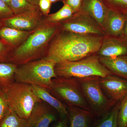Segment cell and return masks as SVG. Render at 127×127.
Masks as SVG:
<instances>
[{
    "mask_svg": "<svg viewBox=\"0 0 127 127\" xmlns=\"http://www.w3.org/2000/svg\"><path fill=\"white\" fill-rule=\"evenodd\" d=\"M56 35L45 57L53 59L57 64L78 61L97 53L104 37L64 31Z\"/></svg>",
    "mask_w": 127,
    "mask_h": 127,
    "instance_id": "cell-1",
    "label": "cell"
},
{
    "mask_svg": "<svg viewBox=\"0 0 127 127\" xmlns=\"http://www.w3.org/2000/svg\"><path fill=\"white\" fill-rule=\"evenodd\" d=\"M59 29L58 23H50L44 19L24 42L12 50L8 62L19 66L42 58Z\"/></svg>",
    "mask_w": 127,
    "mask_h": 127,
    "instance_id": "cell-2",
    "label": "cell"
},
{
    "mask_svg": "<svg viewBox=\"0 0 127 127\" xmlns=\"http://www.w3.org/2000/svg\"><path fill=\"white\" fill-rule=\"evenodd\" d=\"M53 59L45 57L18 66L15 73V81L39 86L50 90L52 80L58 77Z\"/></svg>",
    "mask_w": 127,
    "mask_h": 127,
    "instance_id": "cell-3",
    "label": "cell"
},
{
    "mask_svg": "<svg viewBox=\"0 0 127 127\" xmlns=\"http://www.w3.org/2000/svg\"><path fill=\"white\" fill-rule=\"evenodd\" d=\"M59 77L84 78L90 77H104L112 75L100 62L97 55H93L75 61L62 62L55 67Z\"/></svg>",
    "mask_w": 127,
    "mask_h": 127,
    "instance_id": "cell-4",
    "label": "cell"
},
{
    "mask_svg": "<svg viewBox=\"0 0 127 127\" xmlns=\"http://www.w3.org/2000/svg\"><path fill=\"white\" fill-rule=\"evenodd\" d=\"M3 91L9 108L26 120H28L35 104L42 101L34 94L30 84L15 82Z\"/></svg>",
    "mask_w": 127,
    "mask_h": 127,
    "instance_id": "cell-5",
    "label": "cell"
},
{
    "mask_svg": "<svg viewBox=\"0 0 127 127\" xmlns=\"http://www.w3.org/2000/svg\"><path fill=\"white\" fill-rule=\"evenodd\" d=\"M99 77L77 78L84 98L95 117H101L117 102L108 98L99 83Z\"/></svg>",
    "mask_w": 127,
    "mask_h": 127,
    "instance_id": "cell-6",
    "label": "cell"
},
{
    "mask_svg": "<svg viewBox=\"0 0 127 127\" xmlns=\"http://www.w3.org/2000/svg\"><path fill=\"white\" fill-rule=\"evenodd\" d=\"M49 91L67 107H77L91 111L77 78L59 77L54 78Z\"/></svg>",
    "mask_w": 127,
    "mask_h": 127,
    "instance_id": "cell-7",
    "label": "cell"
},
{
    "mask_svg": "<svg viewBox=\"0 0 127 127\" xmlns=\"http://www.w3.org/2000/svg\"><path fill=\"white\" fill-rule=\"evenodd\" d=\"M63 30L83 35L106 36L102 27L81 10L74 13L70 18L64 21L62 25Z\"/></svg>",
    "mask_w": 127,
    "mask_h": 127,
    "instance_id": "cell-8",
    "label": "cell"
},
{
    "mask_svg": "<svg viewBox=\"0 0 127 127\" xmlns=\"http://www.w3.org/2000/svg\"><path fill=\"white\" fill-rule=\"evenodd\" d=\"M43 15L40 9L14 15L10 18L1 20L3 26L12 28L25 31H31L43 22Z\"/></svg>",
    "mask_w": 127,
    "mask_h": 127,
    "instance_id": "cell-9",
    "label": "cell"
},
{
    "mask_svg": "<svg viewBox=\"0 0 127 127\" xmlns=\"http://www.w3.org/2000/svg\"><path fill=\"white\" fill-rule=\"evenodd\" d=\"M99 83L107 97L117 102L127 95V80L113 75L100 77Z\"/></svg>",
    "mask_w": 127,
    "mask_h": 127,
    "instance_id": "cell-10",
    "label": "cell"
},
{
    "mask_svg": "<svg viewBox=\"0 0 127 127\" xmlns=\"http://www.w3.org/2000/svg\"><path fill=\"white\" fill-rule=\"evenodd\" d=\"M57 112L41 101L34 106L27 120L26 127H49L57 119Z\"/></svg>",
    "mask_w": 127,
    "mask_h": 127,
    "instance_id": "cell-11",
    "label": "cell"
},
{
    "mask_svg": "<svg viewBox=\"0 0 127 127\" xmlns=\"http://www.w3.org/2000/svg\"><path fill=\"white\" fill-rule=\"evenodd\" d=\"M99 57H116L127 55V43L113 37L104 36L97 53Z\"/></svg>",
    "mask_w": 127,
    "mask_h": 127,
    "instance_id": "cell-12",
    "label": "cell"
},
{
    "mask_svg": "<svg viewBox=\"0 0 127 127\" xmlns=\"http://www.w3.org/2000/svg\"><path fill=\"white\" fill-rule=\"evenodd\" d=\"M126 17L122 13L108 9L102 27L107 36H117L122 34Z\"/></svg>",
    "mask_w": 127,
    "mask_h": 127,
    "instance_id": "cell-13",
    "label": "cell"
},
{
    "mask_svg": "<svg viewBox=\"0 0 127 127\" xmlns=\"http://www.w3.org/2000/svg\"><path fill=\"white\" fill-rule=\"evenodd\" d=\"M32 90L37 97L57 111L61 118L68 117L67 107L55 96L48 90L36 85H32Z\"/></svg>",
    "mask_w": 127,
    "mask_h": 127,
    "instance_id": "cell-14",
    "label": "cell"
},
{
    "mask_svg": "<svg viewBox=\"0 0 127 127\" xmlns=\"http://www.w3.org/2000/svg\"><path fill=\"white\" fill-rule=\"evenodd\" d=\"M69 127H91L95 116L91 111L75 106H67Z\"/></svg>",
    "mask_w": 127,
    "mask_h": 127,
    "instance_id": "cell-15",
    "label": "cell"
},
{
    "mask_svg": "<svg viewBox=\"0 0 127 127\" xmlns=\"http://www.w3.org/2000/svg\"><path fill=\"white\" fill-rule=\"evenodd\" d=\"M80 10L86 12L102 27L108 9L101 0H82Z\"/></svg>",
    "mask_w": 127,
    "mask_h": 127,
    "instance_id": "cell-16",
    "label": "cell"
},
{
    "mask_svg": "<svg viewBox=\"0 0 127 127\" xmlns=\"http://www.w3.org/2000/svg\"><path fill=\"white\" fill-rule=\"evenodd\" d=\"M99 59L101 63L112 75L127 80V57H99Z\"/></svg>",
    "mask_w": 127,
    "mask_h": 127,
    "instance_id": "cell-17",
    "label": "cell"
},
{
    "mask_svg": "<svg viewBox=\"0 0 127 127\" xmlns=\"http://www.w3.org/2000/svg\"><path fill=\"white\" fill-rule=\"evenodd\" d=\"M33 31H25L3 26L0 29V39L14 49L24 42Z\"/></svg>",
    "mask_w": 127,
    "mask_h": 127,
    "instance_id": "cell-18",
    "label": "cell"
},
{
    "mask_svg": "<svg viewBox=\"0 0 127 127\" xmlns=\"http://www.w3.org/2000/svg\"><path fill=\"white\" fill-rule=\"evenodd\" d=\"M18 66L11 63L0 62V90H4L15 82V73Z\"/></svg>",
    "mask_w": 127,
    "mask_h": 127,
    "instance_id": "cell-19",
    "label": "cell"
},
{
    "mask_svg": "<svg viewBox=\"0 0 127 127\" xmlns=\"http://www.w3.org/2000/svg\"><path fill=\"white\" fill-rule=\"evenodd\" d=\"M120 105L117 102L109 111L93 123L91 127H118L117 117Z\"/></svg>",
    "mask_w": 127,
    "mask_h": 127,
    "instance_id": "cell-20",
    "label": "cell"
},
{
    "mask_svg": "<svg viewBox=\"0 0 127 127\" xmlns=\"http://www.w3.org/2000/svg\"><path fill=\"white\" fill-rule=\"evenodd\" d=\"M27 122V120L21 118L9 108L0 122V127H26Z\"/></svg>",
    "mask_w": 127,
    "mask_h": 127,
    "instance_id": "cell-21",
    "label": "cell"
},
{
    "mask_svg": "<svg viewBox=\"0 0 127 127\" xmlns=\"http://www.w3.org/2000/svg\"><path fill=\"white\" fill-rule=\"evenodd\" d=\"M74 14V12L68 5L64 4L63 6L57 12L48 15L45 20L50 23H58L68 20Z\"/></svg>",
    "mask_w": 127,
    "mask_h": 127,
    "instance_id": "cell-22",
    "label": "cell"
},
{
    "mask_svg": "<svg viewBox=\"0 0 127 127\" xmlns=\"http://www.w3.org/2000/svg\"><path fill=\"white\" fill-rule=\"evenodd\" d=\"M9 6L14 15L39 9L38 5L34 4L29 0H10Z\"/></svg>",
    "mask_w": 127,
    "mask_h": 127,
    "instance_id": "cell-23",
    "label": "cell"
},
{
    "mask_svg": "<svg viewBox=\"0 0 127 127\" xmlns=\"http://www.w3.org/2000/svg\"><path fill=\"white\" fill-rule=\"evenodd\" d=\"M117 124L118 127H127V95L120 101Z\"/></svg>",
    "mask_w": 127,
    "mask_h": 127,
    "instance_id": "cell-24",
    "label": "cell"
},
{
    "mask_svg": "<svg viewBox=\"0 0 127 127\" xmlns=\"http://www.w3.org/2000/svg\"><path fill=\"white\" fill-rule=\"evenodd\" d=\"M108 9L123 14L127 12V0H101Z\"/></svg>",
    "mask_w": 127,
    "mask_h": 127,
    "instance_id": "cell-25",
    "label": "cell"
},
{
    "mask_svg": "<svg viewBox=\"0 0 127 127\" xmlns=\"http://www.w3.org/2000/svg\"><path fill=\"white\" fill-rule=\"evenodd\" d=\"M13 48L2 39H0V62H8L9 55Z\"/></svg>",
    "mask_w": 127,
    "mask_h": 127,
    "instance_id": "cell-26",
    "label": "cell"
},
{
    "mask_svg": "<svg viewBox=\"0 0 127 127\" xmlns=\"http://www.w3.org/2000/svg\"><path fill=\"white\" fill-rule=\"evenodd\" d=\"M9 108L5 92L3 90H0V122L4 117Z\"/></svg>",
    "mask_w": 127,
    "mask_h": 127,
    "instance_id": "cell-27",
    "label": "cell"
},
{
    "mask_svg": "<svg viewBox=\"0 0 127 127\" xmlns=\"http://www.w3.org/2000/svg\"><path fill=\"white\" fill-rule=\"evenodd\" d=\"M14 15V12L9 5L2 0H0V20L9 18Z\"/></svg>",
    "mask_w": 127,
    "mask_h": 127,
    "instance_id": "cell-28",
    "label": "cell"
},
{
    "mask_svg": "<svg viewBox=\"0 0 127 127\" xmlns=\"http://www.w3.org/2000/svg\"><path fill=\"white\" fill-rule=\"evenodd\" d=\"M50 0H39L38 6L42 15L45 16H48L51 6Z\"/></svg>",
    "mask_w": 127,
    "mask_h": 127,
    "instance_id": "cell-29",
    "label": "cell"
},
{
    "mask_svg": "<svg viewBox=\"0 0 127 127\" xmlns=\"http://www.w3.org/2000/svg\"><path fill=\"white\" fill-rule=\"evenodd\" d=\"M64 4L68 5L74 13L79 11L81 7L82 0H63Z\"/></svg>",
    "mask_w": 127,
    "mask_h": 127,
    "instance_id": "cell-30",
    "label": "cell"
},
{
    "mask_svg": "<svg viewBox=\"0 0 127 127\" xmlns=\"http://www.w3.org/2000/svg\"><path fill=\"white\" fill-rule=\"evenodd\" d=\"M68 117L59 119L53 127H69L68 125Z\"/></svg>",
    "mask_w": 127,
    "mask_h": 127,
    "instance_id": "cell-31",
    "label": "cell"
},
{
    "mask_svg": "<svg viewBox=\"0 0 127 127\" xmlns=\"http://www.w3.org/2000/svg\"><path fill=\"white\" fill-rule=\"evenodd\" d=\"M123 33L127 37V17H126V21H125V26H124Z\"/></svg>",
    "mask_w": 127,
    "mask_h": 127,
    "instance_id": "cell-32",
    "label": "cell"
},
{
    "mask_svg": "<svg viewBox=\"0 0 127 127\" xmlns=\"http://www.w3.org/2000/svg\"><path fill=\"white\" fill-rule=\"evenodd\" d=\"M29 0L33 4H34L38 5V2H39V0Z\"/></svg>",
    "mask_w": 127,
    "mask_h": 127,
    "instance_id": "cell-33",
    "label": "cell"
},
{
    "mask_svg": "<svg viewBox=\"0 0 127 127\" xmlns=\"http://www.w3.org/2000/svg\"><path fill=\"white\" fill-rule=\"evenodd\" d=\"M50 0L51 2V3H53L61 0Z\"/></svg>",
    "mask_w": 127,
    "mask_h": 127,
    "instance_id": "cell-34",
    "label": "cell"
},
{
    "mask_svg": "<svg viewBox=\"0 0 127 127\" xmlns=\"http://www.w3.org/2000/svg\"><path fill=\"white\" fill-rule=\"evenodd\" d=\"M2 0L4 2L6 3L7 5H9V3H10V0Z\"/></svg>",
    "mask_w": 127,
    "mask_h": 127,
    "instance_id": "cell-35",
    "label": "cell"
},
{
    "mask_svg": "<svg viewBox=\"0 0 127 127\" xmlns=\"http://www.w3.org/2000/svg\"><path fill=\"white\" fill-rule=\"evenodd\" d=\"M3 26V24H2V22L1 20H0V29Z\"/></svg>",
    "mask_w": 127,
    "mask_h": 127,
    "instance_id": "cell-36",
    "label": "cell"
}]
</instances>
